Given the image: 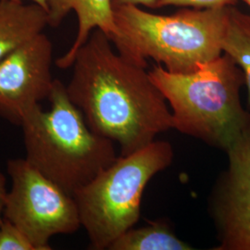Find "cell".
I'll list each match as a JSON object with an SVG mask.
<instances>
[{
  "instance_id": "5b68a950",
  "label": "cell",
  "mask_w": 250,
  "mask_h": 250,
  "mask_svg": "<svg viewBox=\"0 0 250 250\" xmlns=\"http://www.w3.org/2000/svg\"><path fill=\"white\" fill-rule=\"evenodd\" d=\"M174 159L172 145L155 140L137 151L118 157L73 197L89 249L108 250L117 238L134 227L141 216L146 187Z\"/></svg>"
},
{
  "instance_id": "9c48e42d",
  "label": "cell",
  "mask_w": 250,
  "mask_h": 250,
  "mask_svg": "<svg viewBox=\"0 0 250 250\" xmlns=\"http://www.w3.org/2000/svg\"><path fill=\"white\" fill-rule=\"evenodd\" d=\"M71 11L77 15L78 32L70 49L55 61L62 70L72 67L77 51L94 30H101L108 39L117 34L112 0H46L49 26H59Z\"/></svg>"
},
{
  "instance_id": "8fae6325",
  "label": "cell",
  "mask_w": 250,
  "mask_h": 250,
  "mask_svg": "<svg viewBox=\"0 0 250 250\" xmlns=\"http://www.w3.org/2000/svg\"><path fill=\"white\" fill-rule=\"evenodd\" d=\"M194 248L182 240L164 220L131 228L121 234L108 250H193Z\"/></svg>"
},
{
  "instance_id": "52a82bcc",
  "label": "cell",
  "mask_w": 250,
  "mask_h": 250,
  "mask_svg": "<svg viewBox=\"0 0 250 250\" xmlns=\"http://www.w3.org/2000/svg\"><path fill=\"white\" fill-rule=\"evenodd\" d=\"M225 153L228 165L208 200L218 240L212 250H250V125Z\"/></svg>"
},
{
  "instance_id": "6da1fadb",
  "label": "cell",
  "mask_w": 250,
  "mask_h": 250,
  "mask_svg": "<svg viewBox=\"0 0 250 250\" xmlns=\"http://www.w3.org/2000/svg\"><path fill=\"white\" fill-rule=\"evenodd\" d=\"M71 68L69 98L93 132L120 146L121 156L172 129L169 104L146 68L115 52L101 30L92 32Z\"/></svg>"
},
{
  "instance_id": "8992f818",
  "label": "cell",
  "mask_w": 250,
  "mask_h": 250,
  "mask_svg": "<svg viewBox=\"0 0 250 250\" xmlns=\"http://www.w3.org/2000/svg\"><path fill=\"white\" fill-rule=\"evenodd\" d=\"M10 179L4 218L25 234L36 250H50V239L72 234L81 225L76 201L72 195L46 178L25 158L9 159Z\"/></svg>"
},
{
  "instance_id": "ac0fdd59",
  "label": "cell",
  "mask_w": 250,
  "mask_h": 250,
  "mask_svg": "<svg viewBox=\"0 0 250 250\" xmlns=\"http://www.w3.org/2000/svg\"><path fill=\"white\" fill-rule=\"evenodd\" d=\"M242 1H243V2H245L248 6H250V0H242Z\"/></svg>"
},
{
  "instance_id": "ba28073f",
  "label": "cell",
  "mask_w": 250,
  "mask_h": 250,
  "mask_svg": "<svg viewBox=\"0 0 250 250\" xmlns=\"http://www.w3.org/2000/svg\"><path fill=\"white\" fill-rule=\"evenodd\" d=\"M53 44L44 33L0 61V117L21 125L53 89Z\"/></svg>"
},
{
  "instance_id": "5bb4252c",
  "label": "cell",
  "mask_w": 250,
  "mask_h": 250,
  "mask_svg": "<svg viewBox=\"0 0 250 250\" xmlns=\"http://www.w3.org/2000/svg\"><path fill=\"white\" fill-rule=\"evenodd\" d=\"M237 0H161L160 8L178 6L194 9H219L233 6Z\"/></svg>"
},
{
  "instance_id": "9a60e30c",
  "label": "cell",
  "mask_w": 250,
  "mask_h": 250,
  "mask_svg": "<svg viewBox=\"0 0 250 250\" xmlns=\"http://www.w3.org/2000/svg\"><path fill=\"white\" fill-rule=\"evenodd\" d=\"M161 2V0H112V6L113 8H116L126 5H143L145 7L150 9H160Z\"/></svg>"
},
{
  "instance_id": "2e32d148",
  "label": "cell",
  "mask_w": 250,
  "mask_h": 250,
  "mask_svg": "<svg viewBox=\"0 0 250 250\" xmlns=\"http://www.w3.org/2000/svg\"><path fill=\"white\" fill-rule=\"evenodd\" d=\"M8 192L9 189L7 188V178L5 174L0 171V224L4 221V210L6 207Z\"/></svg>"
},
{
  "instance_id": "e0dca14e",
  "label": "cell",
  "mask_w": 250,
  "mask_h": 250,
  "mask_svg": "<svg viewBox=\"0 0 250 250\" xmlns=\"http://www.w3.org/2000/svg\"><path fill=\"white\" fill-rule=\"evenodd\" d=\"M13 1H24V0H13ZM29 1L41 6L42 8H44L46 10V0H29Z\"/></svg>"
},
{
  "instance_id": "7c38bea8",
  "label": "cell",
  "mask_w": 250,
  "mask_h": 250,
  "mask_svg": "<svg viewBox=\"0 0 250 250\" xmlns=\"http://www.w3.org/2000/svg\"><path fill=\"white\" fill-rule=\"evenodd\" d=\"M222 48L223 53L230 56L244 72L250 107V14L233 6L228 7Z\"/></svg>"
},
{
  "instance_id": "30bf717a",
  "label": "cell",
  "mask_w": 250,
  "mask_h": 250,
  "mask_svg": "<svg viewBox=\"0 0 250 250\" xmlns=\"http://www.w3.org/2000/svg\"><path fill=\"white\" fill-rule=\"evenodd\" d=\"M48 25L41 6L23 1L0 0V61L24 45Z\"/></svg>"
},
{
  "instance_id": "4fadbf2b",
  "label": "cell",
  "mask_w": 250,
  "mask_h": 250,
  "mask_svg": "<svg viewBox=\"0 0 250 250\" xmlns=\"http://www.w3.org/2000/svg\"><path fill=\"white\" fill-rule=\"evenodd\" d=\"M0 250H36L16 225L4 218L0 224Z\"/></svg>"
},
{
  "instance_id": "3957f363",
  "label": "cell",
  "mask_w": 250,
  "mask_h": 250,
  "mask_svg": "<svg viewBox=\"0 0 250 250\" xmlns=\"http://www.w3.org/2000/svg\"><path fill=\"white\" fill-rule=\"evenodd\" d=\"M48 101V110L37 106L20 125L25 159L73 196L115 161V143L90 129L62 81L55 79Z\"/></svg>"
},
{
  "instance_id": "7a4b0ae2",
  "label": "cell",
  "mask_w": 250,
  "mask_h": 250,
  "mask_svg": "<svg viewBox=\"0 0 250 250\" xmlns=\"http://www.w3.org/2000/svg\"><path fill=\"white\" fill-rule=\"evenodd\" d=\"M149 76L167 100L172 129L223 151L250 125L241 101L244 72L223 53L194 72L176 73L158 64Z\"/></svg>"
},
{
  "instance_id": "277c9868",
  "label": "cell",
  "mask_w": 250,
  "mask_h": 250,
  "mask_svg": "<svg viewBox=\"0 0 250 250\" xmlns=\"http://www.w3.org/2000/svg\"><path fill=\"white\" fill-rule=\"evenodd\" d=\"M227 9H184L158 15L126 5L114 8L117 34L109 40L128 61L146 68L151 59L167 71L194 72L223 54Z\"/></svg>"
}]
</instances>
